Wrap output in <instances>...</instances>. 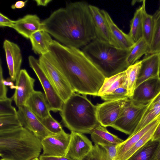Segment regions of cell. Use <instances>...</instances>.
<instances>
[{"label":"cell","mask_w":160,"mask_h":160,"mask_svg":"<svg viewBox=\"0 0 160 160\" xmlns=\"http://www.w3.org/2000/svg\"><path fill=\"white\" fill-rule=\"evenodd\" d=\"M0 160H6V159H4L2 158V159H1Z\"/></svg>","instance_id":"50"},{"label":"cell","mask_w":160,"mask_h":160,"mask_svg":"<svg viewBox=\"0 0 160 160\" xmlns=\"http://www.w3.org/2000/svg\"><path fill=\"white\" fill-rule=\"evenodd\" d=\"M153 160H160V141L158 142L156 148Z\"/></svg>","instance_id":"45"},{"label":"cell","mask_w":160,"mask_h":160,"mask_svg":"<svg viewBox=\"0 0 160 160\" xmlns=\"http://www.w3.org/2000/svg\"><path fill=\"white\" fill-rule=\"evenodd\" d=\"M31 160H39V159L38 158H36L33 159Z\"/></svg>","instance_id":"49"},{"label":"cell","mask_w":160,"mask_h":160,"mask_svg":"<svg viewBox=\"0 0 160 160\" xmlns=\"http://www.w3.org/2000/svg\"><path fill=\"white\" fill-rule=\"evenodd\" d=\"M118 145H101L99 146L105 151L108 160H116Z\"/></svg>","instance_id":"37"},{"label":"cell","mask_w":160,"mask_h":160,"mask_svg":"<svg viewBox=\"0 0 160 160\" xmlns=\"http://www.w3.org/2000/svg\"><path fill=\"white\" fill-rule=\"evenodd\" d=\"M3 47L10 78L14 82L16 81L21 70L22 57L21 50L16 43L7 39L4 41Z\"/></svg>","instance_id":"15"},{"label":"cell","mask_w":160,"mask_h":160,"mask_svg":"<svg viewBox=\"0 0 160 160\" xmlns=\"http://www.w3.org/2000/svg\"><path fill=\"white\" fill-rule=\"evenodd\" d=\"M81 160H94L92 151Z\"/></svg>","instance_id":"47"},{"label":"cell","mask_w":160,"mask_h":160,"mask_svg":"<svg viewBox=\"0 0 160 160\" xmlns=\"http://www.w3.org/2000/svg\"><path fill=\"white\" fill-rule=\"evenodd\" d=\"M153 16L154 22L153 37L149 51L146 55L160 53V7Z\"/></svg>","instance_id":"30"},{"label":"cell","mask_w":160,"mask_h":160,"mask_svg":"<svg viewBox=\"0 0 160 160\" xmlns=\"http://www.w3.org/2000/svg\"><path fill=\"white\" fill-rule=\"evenodd\" d=\"M128 99L106 101L97 104L96 115L98 123L104 127H112L118 118Z\"/></svg>","instance_id":"10"},{"label":"cell","mask_w":160,"mask_h":160,"mask_svg":"<svg viewBox=\"0 0 160 160\" xmlns=\"http://www.w3.org/2000/svg\"><path fill=\"white\" fill-rule=\"evenodd\" d=\"M160 122V114L152 122L137 132L132 134L120 144L117 149L116 160H121L126 153L138 141L148 130Z\"/></svg>","instance_id":"21"},{"label":"cell","mask_w":160,"mask_h":160,"mask_svg":"<svg viewBox=\"0 0 160 160\" xmlns=\"http://www.w3.org/2000/svg\"><path fill=\"white\" fill-rule=\"evenodd\" d=\"M42 22L36 14H27L15 21L13 28L24 37L29 39L31 35L42 28Z\"/></svg>","instance_id":"19"},{"label":"cell","mask_w":160,"mask_h":160,"mask_svg":"<svg viewBox=\"0 0 160 160\" xmlns=\"http://www.w3.org/2000/svg\"><path fill=\"white\" fill-rule=\"evenodd\" d=\"M32 50L34 53L44 55L49 52L53 41L50 34L41 28L33 33L29 38Z\"/></svg>","instance_id":"22"},{"label":"cell","mask_w":160,"mask_h":160,"mask_svg":"<svg viewBox=\"0 0 160 160\" xmlns=\"http://www.w3.org/2000/svg\"><path fill=\"white\" fill-rule=\"evenodd\" d=\"M149 50V46L142 37L135 43L127 58L126 62L128 67L134 64L143 55L147 54Z\"/></svg>","instance_id":"27"},{"label":"cell","mask_w":160,"mask_h":160,"mask_svg":"<svg viewBox=\"0 0 160 160\" xmlns=\"http://www.w3.org/2000/svg\"><path fill=\"white\" fill-rule=\"evenodd\" d=\"M151 140L158 142L160 141V122L156 128Z\"/></svg>","instance_id":"42"},{"label":"cell","mask_w":160,"mask_h":160,"mask_svg":"<svg viewBox=\"0 0 160 160\" xmlns=\"http://www.w3.org/2000/svg\"><path fill=\"white\" fill-rule=\"evenodd\" d=\"M17 115L22 127L32 132L41 140L55 134L48 131L40 119L25 105L18 108Z\"/></svg>","instance_id":"11"},{"label":"cell","mask_w":160,"mask_h":160,"mask_svg":"<svg viewBox=\"0 0 160 160\" xmlns=\"http://www.w3.org/2000/svg\"><path fill=\"white\" fill-rule=\"evenodd\" d=\"M25 105L40 120L51 115L50 107L45 94L34 90L27 100Z\"/></svg>","instance_id":"18"},{"label":"cell","mask_w":160,"mask_h":160,"mask_svg":"<svg viewBox=\"0 0 160 160\" xmlns=\"http://www.w3.org/2000/svg\"><path fill=\"white\" fill-rule=\"evenodd\" d=\"M2 82L4 85L5 86H9L11 89H15L16 86L14 85L13 82L11 80L10 78H8L7 80L3 78Z\"/></svg>","instance_id":"44"},{"label":"cell","mask_w":160,"mask_h":160,"mask_svg":"<svg viewBox=\"0 0 160 160\" xmlns=\"http://www.w3.org/2000/svg\"><path fill=\"white\" fill-rule=\"evenodd\" d=\"M92 152L94 160H108L105 151L99 145L94 144Z\"/></svg>","instance_id":"38"},{"label":"cell","mask_w":160,"mask_h":160,"mask_svg":"<svg viewBox=\"0 0 160 160\" xmlns=\"http://www.w3.org/2000/svg\"><path fill=\"white\" fill-rule=\"evenodd\" d=\"M70 139L65 157L81 160L92 149V142L83 134L71 132Z\"/></svg>","instance_id":"14"},{"label":"cell","mask_w":160,"mask_h":160,"mask_svg":"<svg viewBox=\"0 0 160 160\" xmlns=\"http://www.w3.org/2000/svg\"><path fill=\"white\" fill-rule=\"evenodd\" d=\"M146 1H143L142 5L137 9L130 21L128 35L135 43L142 37L143 12L145 8Z\"/></svg>","instance_id":"24"},{"label":"cell","mask_w":160,"mask_h":160,"mask_svg":"<svg viewBox=\"0 0 160 160\" xmlns=\"http://www.w3.org/2000/svg\"><path fill=\"white\" fill-rule=\"evenodd\" d=\"M35 80L31 77L25 69H21L16 80V88L11 98L16 106L24 105L34 89Z\"/></svg>","instance_id":"12"},{"label":"cell","mask_w":160,"mask_h":160,"mask_svg":"<svg viewBox=\"0 0 160 160\" xmlns=\"http://www.w3.org/2000/svg\"><path fill=\"white\" fill-rule=\"evenodd\" d=\"M131 50L119 48L96 38L82 51L104 77L108 78L128 67L126 60Z\"/></svg>","instance_id":"5"},{"label":"cell","mask_w":160,"mask_h":160,"mask_svg":"<svg viewBox=\"0 0 160 160\" xmlns=\"http://www.w3.org/2000/svg\"><path fill=\"white\" fill-rule=\"evenodd\" d=\"M154 22L153 15L147 13L145 8L143 10L142 18V37L150 46L153 37Z\"/></svg>","instance_id":"31"},{"label":"cell","mask_w":160,"mask_h":160,"mask_svg":"<svg viewBox=\"0 0 160 160\" xmlns=\"http://www.w3.org/2000/svg\"><path fill=\"white\" fill-rule=\"evenodd\" d=\"M41 141L23 127L0 132V156L7 160H31L38 158Z\"/></svg>","instance_id":"3"},{"label":"cell","mask_w":160,"mask_h":160,"mask_svg":"<svg viewBox=\"0 0 160 160\" xmlns=\"http://www.w3.org/2000/svg\"><path fill=\"white\" fill-rule=\"evenodd\" d=\"M36 2L38 6H46L51 2L52 0H34Z\"/></svg>","instance_id":"46"},{"label":"cell","mask_w":160,"mask_h":160,"mask_svg":"<svg viewBox=\"0 0 160 160\" xmlns=\"http://www.w3.org/2000/svg\"><path fill=\"white\" fill-rule=\"evenodd\" d=\"M28 60L30 67L35 73L42 87L51 111L54 112H60L64 102L41 68L38 60L32 55L28 57Z\"/></svg>","instance_id":"8"},{"label":"cell","mask_w":160,"mask_h":160,"mask_svg":"<svg viewBox=\"0 0 160 160\" xmlns=\"http://www.w3.org/2000/svg\"><path fill=\"white\" fill-rule=\"evenodd\" d=\"M70 139V134L63 130L58 134H54L41 140L43 153L44 156H65Z\"/></svg>","instance_id":"9"},{"label":"cell","mask_w":160,"mask_h":160,"mask_svg":"<svg viewBox=\"0 0 160 160\" xmlns=\"http://www.w3.org/2000/svg\"><path fill=\"white\" fill-rule=\"evenodd\" d=\"M28 1V0L24 1H17L14 4L12 5L11 8L13 9L16 8L20 9L22 8L25 7Z\"/></svg>","instance_id":"43"},{"label":"cell","mask_w":160,"mask_h":160,"mask_svg":"<svg viewBox=\"0 0 160 160\" xmlns=\"http://www.w3.org/2000/svg\"><path fill=\"white\" fill-rule=\"evenodd\" d=\"M3 70L2 66L1 61L0 63V100L5 99L7 97L8 88L3 83Z\"/></svg>","instance_id":"39"},{"label":"cell","mask_w":160,"mask_h":160,"mask_svg":"<svg viewBox=\"0 0 160 160\" xmlns=\"http://www.w3.org/2000/svg\"><path fill=\"white\" fill-rule=\"evenodd\" d=\"M12 101L8 98L0 100V116L17 115V111L12 105Z\"/></svg>","instance_id":"36"},{"label":"cell","mask_w":160,"mask_h":160,"mask_svg":"<svg viewBox=\"0 0 160 160\" xmlns=\"http://www.w3.org/2000/svg\"><path fill=\"white\" fill-rule=\"evenodd\" d=\"M108 24L112 38L117 47L125 50H131L135 42L128 34H126L120 29L114 23L108 13L101 10Z\"/></svg>","instance_id":"20"},{"label":"cell","mask_w":160,"mask_h":160,"mask_svg":"<svg viewBox=\"0 0 160 160\" xmlns=\"http://www.w3.org/2000/svg\"><path fill=\"white\" fill-rule=\"evenodd\" d=\"M158 124L147 132L124 155L121 160H127L136 152L150 140Z\"/></svg>","instance_id":"33"},{"label":"cell","mask_w":160,"mask_h":160,"mask_svg":"<svg viewBox=\"0 0 160 160\" xmlns=\"http://www.w3.org/2000/svg\"><path fill=\"white\" fill-rule=\"evenodd\" d=\"M42 28L62 44L77 48L96 38L89 5L83 1L68 3L42 22Z\"/></svg>","instance_id":"2"},{"label":"cell","mask_w":160,"mask_h":160,"mask_svg":"<svg viewBox=\"0 0 160 160\" xmlns=\"http://www.w3.org/2000/svg\"><path fill=\"white\" fill-rule=\"evenodd\" d=\"M39 160H75L65 156H44L41 155L39 157Z\"/></svg>","instance_id":"41"},{"label":"cell","mask_w":160,"mask_h":160,"mask_svg":"<svg viewBox=\"0 0 160 160\" xmlns=\"http://www.w3.org/2000/svg\"><path fill=\"white\" fill-rule=\"evenodd\" d=\"M150 102L152 103H157L160 105V92Z\"/></svg>","instance_id":"48"},{"label":"cell","mask_w":160,"mask_h":160,"mask_svg":"<svg viewBox=\"0 0 160 160\" xmlns=\"http://www.w3.org/2000/svg\"><path fill=\"white\" fill-rule=\"evenodd\" d=\"M40 120L45 127L54 134H59L63 130L61 124L54 119L51 115Z\"/></svg>","instance_id":"34"},{"label":"cell","mask_w":160,"mask_h":160,"mask_svg":"<svg viewBox=\"0 0 160 160\" xmlns=\"http://www.w3.org/2000/svg\"><path fill=\"white\" fill-rule=\"evenodd\" d=\"M90 134L91 139L94 144L98 145H118L124 141L110 132L107 130L106 127L102 126L100 124L94 128Z\"/></svg>","instance_id":"23"},{"label":"cell","mask_w":160,"mask_h":160,"mask_svg":"<svg viewBox=\"0 0 160 160\" xmlns=\"http://www.w3.org/2000/svg\"><path fill=\"white\" fill-rule=\"evenodd\" d=\"M145 55L141 60L136 87L146 80L160 77V53Z\"/></svg>","instance_id":"16"},{"label":"cell","mask_w":160,"mask_h":160,"mask_svg":"<svg viewBox=\"0 0 160 160\" xmlns=\"http://www.w3.org/2000/svg\"><path fill=\"white\" fill-rule=\"evenodd\" d=\"M158 142L151 139L127 160H153Z\"/></svg>","instance_id":"28"},{"label":"cell","mask_w":160,"mask_h":160,"mask_svg":"<svg viewBox=\"0 0 160 160\" xmlns=\"http://www.w3.org/2000/svg\"><path fill=\"white\" fill-rule=\"evenodd\" d=\"M149 102L136 104L128 99L120 115L112 127L130 135L134 132L147 109Z\"/></svg>","instance_id":"6"},{"label":"cell","mask_w":160,"mask_h":160,"mask_svg":"<svg viewBox=\"0 0 160 160\" xmlns=\"http://www.w3.org/2000/svg\"><path fill=\"white\" fill-rule=\"evenodd\" d=\"M15 21L9 18L1 12L0 13V27H8L13 28Z\"/></svg>","instance_id":"40"},{"label":"cell","mask_w":160,"mask_h":160,"mask_svg":"<svg viewBox=\"0 0 160 160\" xmlns=\"http://www.w3.org/2000/svg\"><path fill=\"white\" fill-rule=\"evenodd\" d=\"M44 56L75 92L98 96L105 78L81 50L53 40Z\"/></svg>","instance_id":"1"},{"label":"cell","mask_w":160,"mask_h":160,"mask_svg":"<svg viewBox=\"0 0 160 160\" xmlns=\"http://www.w3.org/2000/svg\"><path fill=\"white\" fill-rule=\"evenodd\" d=\"M141 61H137L129 66L125 70L126 78L123 83L124 86L127 89L128 95L130 98L132 96L136 86Z\"/></svg>","instance_id":"25"},{"label":"cell","mask_w":160,"mask_h":160,"mask_svg":"<svg viewBox=\"0 0 160 160\" xmlns=\"http://www.w3.org/2000/svg\"><path fill=\"white\" fill-rule=\"evenodd\" d=\"M160 92V77H154L145 81L137 87L129 99L136 104H147Z\"/></svg>","instance_id":"13"},{"label":"cell","mask_w":160,"mask_h":160,"mask_svg":"<svg viewBox=\"0 0 160 160\" xmlns=\"http://www.w3.org/2000/svg\"><path fill=\"white\" fill-rule=\"evenodd\" d=\"M160 114V105L149 102L139 123L132 134L137 132L144 127Z\"/></svg>","instance_id":"29"},{"label":"cell","mask_w":160,"mask_h":160,"mask_svg":"<svg viewBox=\"0 0 160 160\" xmlns=\"http://www.w3.org/2000/svg\"><path fill=\"white\" fill-rule=\"evenodd\" d=\"M89 8L93 20L96 38L117 47L101 10L91 5H89Z\"/></svg>","instance_id":"17"},{"label":"cell","mask_w":160,"mask_h":160,"mask_svg":"<svg viewBox=\"0 0 160 160\" xmlns=\"http://www.w3.org/2000/svg\"><path fill=\"white\" fill-rule=\"evenodd\" d=\"M40 66L64 102L75 92L63 76L43 55L38 59Z\"/></svg>","instance_id":"7"},{"label":"cell","mask_w":160,"mask_h":160,"mask_svg":"<svg viewBox=\"0 0 160 160\" xmlns=\"http://www.w3.org/2000/svg\"><path fill=\"white\" fill-rule=\"evenodd\" d=\"M75 92L65 102L60 112L62 122L71 132L91 133L99 124L96 115V106L87 98Z\"/></svg>","instance_id":"4"},{"label":"cell","mask_w":160,"mask_h":160,"mask_svg":"<svg viewBox=\"0 0 160 160\" xmlns=\"http://www.w3.org/2000/svg\"><path fill=\"white\" fill-rule=\"evenodd\" d=\"M22 127L17 115L0 116V132Z\"/></svg>","instance_id":"32"},{"label":"cell","mask_w":160,"mask_h":160,"mask_svg":"<svg viewBox=\"0 0 160 160\" xmlns=\"http://www.w3.org/2000/svg\"><path fill=\"white\" fill-rule=\"evenodd\" d=\"M125 78V70L110 77L105 78L103 83L98 92V96L101 97L112 93L123 85Z\"/></svg>","instance_id":"26"},{"label":"cell","mask_w":160,"mask_h":160,"mask_svg":"<svg viewBox=\"0 0 160 160\" xmlns=\"http://www.w3.org/2000/svg\"><path fill=\"white\" fill-rule=\"evenodd\" d=\"M105 101L118 100L128 98L127 91L123 85H122L112 93L100 97Z\"/></svg>","instance_id":"35"}]
</instances>
